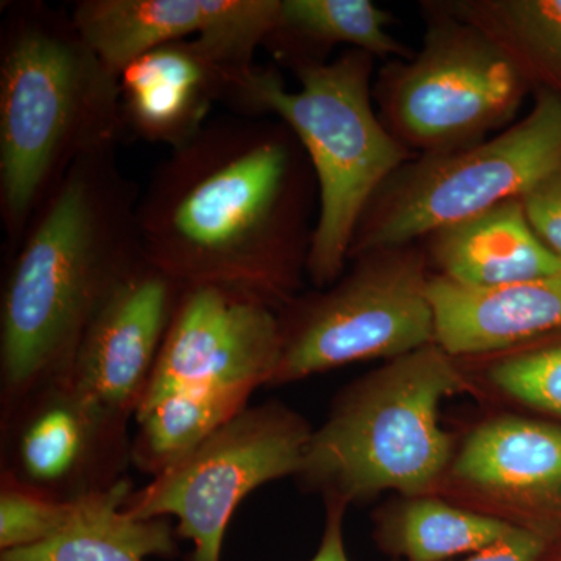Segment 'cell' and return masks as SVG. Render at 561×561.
Listing matches in <instances>:
<instances>
[{
	"mask_svg": "<svg viewBox=\"0 0 561 561\" xmlns=\"http://www.w3.org/2000/svg\"><path fill=\"white\" fill-rule=\"evenodd\" d=\"M313 201L311 162L283 122L210 119L140 194L144 254L181 287H225L279 311L306 275Z\"/></svg>",
	"mask_w": 561,
	"mask_h": 561,
	"instance_id": "1",
	"label": "cell"
},
{
	"mask_svg": "<svg viewBox=\"0 0 561 561\" xmlns=\"http://www.w3.org/2000/svg\"><path fill=\"white\" fill-rule=\"evenodd\" d=\"M116 150L76 162L7 254L0 297L2 415L69 375L95 313L147 261L140 192Z\"/></svg>",
	"mask_w": 561,
	"mask_h": 561,
	"instance_id": "2",
	"label": "cell"
},
{
	"mask_svg": "<svg viewBox=\"0 0 561 561\" xmlns=\"http://www.w3.org/2000/svg\"><path fill=\"white\" fill-rule=\"evenodd\" d=\"M119 73L72 13L41 0L3 3L0 21V221L9 251L81 158L127 135Z\"/></svg>",
	"mask_w": 561,
	"mask_h": 561,
	"instance_id": "3",
	"label": "cell"
},
{
	"mask_svg": "<svg viewBox=\"0 0 561 561\" xmlns=\"http://www.w3.org/2000/svg\"><path fill=\"white\" fill-rule=\"evenodd\" d=\"M373 65L367 51L346 49L334 60L295 69L298 91L287 90L278 70L254 65L225 102L234 114L283 122L311 162L319 208L306 275L317 289L341 278L365 209L416 158L373 106Z\"/></svg>",
	"mask_w": 561,
	"mask_h": 561,
	"instance_id": "4",
	"label": "cell"
},
{
	"mask_svg": "<svg viewBox=\"0 0 561 561\" xmlns=\"http://www.w3.org/2000/svg\"><path fill=\"white\" fill-rule=\"evenodd\" d=\"M467 387L437 343L387 362L335 398L312 432L297 478L324 501L348 505L389 490L426 496L453 459L442 402Z\"/></svg>",
	"mask_w": 561,
	"mask_h": 561,
	"instance_id": "5",
	"label": "cell"
},
{
	"mask_svg": "<svg viewBox=\"0 0 561 561\" xmlns=\"http://www.w3.org/2000/svg\"><path fill=\"white\" fill-rule=\"evenodd\" d=\"M534 108L494 138L413 158L383 183L354 232L350 257L397 249L522 198L561 165V98L535 91Z\"/></svg>",
	"mask_w": 561,
	"mask_h": 561,
	"instance_id": "6",
	"label": "cell"
},
{
	"mask_svg": "<svg viewBox=\"0 0 561 561\" xmlns=\"http://www.w3.org/2000/svg\"><path fill=\"white\" fill-rule=\"evenodd\" d=\"M423 47L379 72L373 98L387 130L416 157L465 149L511 127L534 88L511 55L437 2H423Z\"/></svg>",
	"mask_w": 561,
	"mask_h": 561,
	"instance_id": "7",
	"label": "cell"
},
{
	"mask_svg": "<svg viewBox=\"0 0 561 561\" xmlns=\"http://www.w3.org/2000/svg\"><path fill=\"white\" fill-rule=\"evenodd\" d=\"M350 261L351 271L332 286L279 309L280 357L271 386L354 362L397 359L435 343L426 251L412 243Z\"/></svg>",
	"mask_w": 561,
	"mask_h": 561,
	"instance_id": "8",
	"label": "cell"
},
{
	"mask_svg": "<svg viewBox=\"0 0 561 561\" xmlns=\"http://www.w3.org/2000/svg\"><path fill=\"white\" fill-rule=\"evenodd\" d=\"M312 427L279 401L249 405L168 471L135 490L124 511L175 519L191 561H221L228 524L254 490L300 472Z\"/></svg>",
	"mask_w": 561,
	"mask_h": 561,
	"instance_id": "9",
	"label": "cell"
},
{
	"mask_svg": "<svg viewBox=\"0 0 561 561\" xmlns=\"http://www.w3.org/2000/svg\"><path fill=\"white\" fill-rule=\"evenodd\" d=\"M127 424L55 379L2 415V474L62 501L110 489L131 465Z\"/></svg>",
	"mask_w": 561,
	"mask_h": 561,
	"instance_id": "10",
	"label": "cell"
},
{
	"mask_svg": "<svg viewBox=\"0 0 561 561\" xmlns=\"http://www.w3.org/2000/svg\"><path fill=\"white\" fill-rule=\"evenodd\" d=\"M279 357L272 306L225 287H183L136 413L180 390L271 386Z\"/></svg>",
	"mask_w": 561,
	"mask_h": 561,
	"instance_id": "11",
	"label": "cell"
},
{
	"mask_svg": "<svg viewBox=\"0 0 561 561\" xmlns=\"http://www.w3.org/2000/svg\"><path fill=\"white\" fill-rule=\"evenodd\" d=\"M280 0H79L73 21L116 73L154 47L203 38L241 66L278 21Z\"/></svg>",
	"mask_w": 561,
	"mask_h": 561,
	"instance_id": "12",
	"label": "cell"
},
{
	"mask_svg": "<svg viewBox=\"0 0 561 561\" xmlns=\"http://www.w3.org/2000/svg\"><path fill=\"white\" fill-rule=\"evenodd\" d=\"M181 291L171 276L144 262L95 313L66 378L108 411L135 416Z\"/></svg>",
	"mask_w": 561,
	"mask_h": 561,
	"instance_id": "13",
	"label": "cell"
},
{
	"mask_svg": "<svg viewBox=\"0 0 561 561\" xmlns=\"http://www.w3.org/2000/svg\"><path fill=\"white\" fill-rule=\"evenodd\" d=\"M253 66L238 65L203 38L175 41L139 55L119 73L128 133L180 149L203 130L213 106L225 105L236 81Z\"/></svg>",
	"mask_w": 561,
	"mask_h": 561,
	"instance_id": "14",
	"label": "cell"
},
{
	"mask_svg": "<svg viewBox=\"0 0 561 561\" xmlns=\"http://www.w3.org/2000/svg\"><path fill=\"white\" fill-rule=\"evenodd\" d=\"M435 343L449 356L501 353L561 331V273L476 287L431 273Z\"/></svg>",
	"mask_w": 561,
	"mask_h": 561,
	"instance_id": "15",
	"label": "cell"
},
{
	"mask_svg": "<svg viewBox=\"0 0 561 561\" xmlns=\"http://www.w3.org/2000/svg\"><path fill=\"white\" fill-rule=\"evenodd\" d=\"M468 490L527 515L561 513V427L502 416L472 431L451 465Z\"/></svg>",
	"mask_w": 561,
	"mask_h": 561,
	"instance_id": "16",
	"label": "cell"
},
{
	"mask_svg": "<svg viewBox=\"0 0 561 561\" xmlns=\"http://www.w3.org/2000/svg\"><path fill=\"white\" fill-rule=\"evenodd\" d=\"M424 241L435 275L465 286H502L561 273L560 257L531 228L522 198L442 228Z\"/></svg>",
	"mask_w": 561,
	"mask_h": 561,
	"instance_id": "17",
	"label": "cell"
},
{
	"mask_svg": "<svg viewBox=\"0 0 561 561\" xmlns=\"http://www.w3.org/2000/svg\"><path fill=\"white\" fill-rule=\"evenodd\" d=\"M130 479L80 497L68 526L49 540L0 552V561H144L175 556L171 519L138 518L124 511Z\"/></svg>",
	"mask_w": 561,
	"mask_h": 561,
	"instance_id": "18",
	"label": "cell"
},
{
	"mask_svg": "<svg viewBox=\"0 0 561 561\" xmlns=\"http://www.w3.org/2000/svg\"><path fill=\"white\" fill-rule=\"evenodd\" d=\"M391 22L371 0H280L278 21L264 47L291 70L327 62L337 46L409 60V47L387 31Z\"/></svg>",
	"mask_w": 561,
	"mask_h": 561,
	"instance_id": "19",
	"label": "cell"
},
{
	"mask_svg": "<svg viewBox=\"0 0 561 561\" xmlns=\"http://www.w3.org/2000/svg\"><path fill=\"white\" fill-rule=\"evenodd\" d=\"M254 391L247 386L180 390L139 411L131 467L151 478L168 471L249 408Z\"/></svg>",
	"mask_w": 561,
	"mask_h": 561,
	"instance_id": "20",
	"label": "cell"
},
{
	"mask_svg": "<svg viewBox=\"0 0 561 561\" xmlns=\"http://www.w3.org/2000/svg\"><path fill=\"white\" fill-rule=\"evenodd\" d=\"M437 3L496 41L522 69L534 91H549L561 98V0Z\"/></svg>",
	"mask_w": 561,
	"mask_h": 561,
	"instance_id": "21",
	"label": "cell"
},
{
	"mask_svg": "<svg viewBox=\"0 0 561 561\" xmlns=\"http://www.w3.org/2000/svg\"><path fill=\"white\" fill-rule=\"evenodd\" d=\"M516 524L454 507L434 497H408L383 519L386 548L409 561H449L502 540Z\"/></svg>",
	"mask_w": 561,
	"mask_h": 561,
	"instance_id": "22",
	"label": "cell"
},
{
	"mask_svg": "<svg viewBox=\"0 0 561 561\" xmlns=\"http://www.w3.org/2000/svg\"><path fill=\"white\" fill-rule=\"evenodd\" d=\"M79 500H57L31 486L22 485L10 476L2 474L0 552L28 548L49 540L68 526Z\"/></svg>",
	"mask_w": 561,
	"mask_h": 561,
	"instance_id": "23",
	"label": "cell"
},
{
	"mask_svg": "<svg viewBox=\"0 0 561 561\" xmlns=\"http://www.w3.org/2000/svg\"><path fill=\"white\" fill-rule=\"evenodd\" d=\"M490 379L513 400L561 419V342L512 353L490 368Z\"/></svg>",
	"mask_w": 561,
	"mask_h": 561,
	"instance_id": "24",
	"label": "cell"
},
{
	"mask_svg": "<svg viewBox=\"0 0 561 561\" xmlns=\"http://www.w3.org/2000/svg\"><path fill=\"white\" fill-rule=\"evenodd\" d=\"M522 202L538 238L561 260V165L526 192Z\"/></svg>",
	"mask_w": 561,
	"mask_h": 561,
	"instance_id": "25",
	"label": "cell"
},
{
	"mask_svg": "<svg viewBox=\"0 0 561 561\" xmlns=\"http://www.w3.org/2000/svg\"><path fill=\"white\" fill-rule=\"evenodd\" d=\"M548 548V537L516 524L511 534L502 540L472 552L465 559L449 561H540Z\"/></svg>",
	"mask_w": 561,
	"mask_h": 561,
	"instance_id": "26",
	"label": "cell"
},
{
	"mask_svg": "<svg viewBox=\"0 0 561 561\" xmlns=\"http://www.w3.org/2000/svg\"><path fill=\"white\" fill-rule=\"evenodd\" d=\"M348 504L341 500H327V523L321 537L319 551L311 561H350L346 552L343 523Z\"/></svg>",
	"mask_w": 561,
	"mask_h": 561,
	"instance_id": "27",
	"label": "cell"
}]
</instances>
